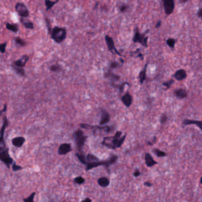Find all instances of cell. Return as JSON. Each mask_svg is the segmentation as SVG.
<instances>
[{
    "mask_svg": "<svg viewBox=\"0 0 202 202\" xmlns=\"http://www.w3.org/2000/svg\"><path fill=\"white\" fill-rule=\"evenodd\" d=\"M122 132L121 131H117L113 136H107L103 138L101 144L109 149L114 150L119 148L125 142L126 137V134L122 136Z\"/></svg>",
    "mask_w": 202,
    "mask_h": 202,
    "instance_id": "obj_1",
    "label": "cell"
},
{
    "mask_svg": "<svg viewBox=\"0 0 202 202\" xmlns=\"http://www.w3.org/2000/svg\"><path fill=\"white\" fill-rule=\"evenodd\" d=\"M118 159V156L114 154H113L107 160L104 161H100L99 159L95 161L92 162H89L86 164V171H89L90 170L93 169L94 168L98 167L99 166H105L106 168H109L110 165L113 164H114Z\"/></svg>",
    "mask_w": 202,
    "mask_h": 202,
    "instance_id": "obj_2",
    "label": "cell"
},
{
    "mask_svg": "<svg viewBox=\"0 0 202 202\" xmlns=\"http://www.w3.org/2000/svg\"><path fill=\"white\" fill-rule=\"evenodd\" d=\"M52 39L57 44H61L67 38V29L64 27L55 26L52 29L50 32Z\"/></svg>",
    "mask_w": 202,
    "mask_h": 202,
    "instance_id": "obj_3",
    "label": "cell"
},
{
    "mask_svg": "<svg viewBox=\"0 0 202 202\" xmlns=\"http://www.w3.org/2000/svg\"><path fill=\"white\" fill-rule=\"evenodd\" d=\"M74 136L78 152H83V149L84 146L85 142L88 138V136L84 135L83 131L81 129H78L75 131Z\"/></svg>",
    "mask_w": 202,
    "mask_h": 202,
    "instance_id": "obj_4",
    "label": "cell"
},
{
    "mask_svg": "<svg viewBox=\"0 0 202 202\" xmlns=\"http://www.w3.org/2000/svg\"><path fill=\"white\" fill-rule=\"evenodd\" d=\"M0 159L1 161L5 164V165L9 168L10 165L14 162L13 159L9 154L8 148L5 145H1L0 146Z\"/></svg>",
    "mask_w": 202,
    "mask_h": 202,
    "instance_id": "obj_5",
    "label": "cell"
},
{
    "mask_svg": "<svg viewBox=\"0 0 202 202\" xmlns=\"http://www.w3.org/2000/svg\"><path fill=\"white\" fill-rule=\"evenodd\" d=\"M15 10L19 16H20L21 17L27 18L30 16L28 8L22 2H17L15 5Z\"/></svg>",
    "mask_w": 202,
    "mask_h": 202,
    "instance_id": "obj_6",
    "label": "cell"
},
{
    "mask_svg": "<svg viewBox=\"0 0 202 202\" xmlns=\"http://www.w3.org/2000/svg\"><path fill=\"white\" fill-rule=\"evenodd\" d=\"M80 126L81 128H83V129H91V130H93L94 131H96L97 130H103L104 131V132H106V133H110L112 131V129H111V127L109 126H101V125H99V126H97V125H88V124H86V123H81L80 124Z\"/></svg>",
    "mask_w": 202,
    "mask_h": 202,
    "instance_id": "obj_7",
    "label": "cell"
},
{
    "mask_svg": "<svg viewBox=\"0 0 202 202\" xmlns=\"http://www.w3.org/2000/svg\"><path fill=\"white\" fill-rule=\"evenodd\" d=\"M147 40L148 38L145 36V34L141 35L138 30V29L136 28L135 30V35L133 38V41L135 43H139L144 46H147Z\"/></svg>",
    "mask_w": 202,
    "mask_h": 202,
    "instance_id": "obj_8",
    "label": "cell"
},
{
    "mask_svg": "<svg viewBox=\"0 0 202 202\" xmlns=\"http://www.w3.org/2000/svg\"><path fill=\"white\" fill-rule=\"evenodd\" d=\"M105 41H106V45H107V46L108 50L111 53H112L113 54H114V53H116L117 55H118L119 56H122V55L116 49V46H115V45H114V41H113L112 38H111L109 35H106L105 36Z\"/></svg>",
    "mask_w": 202,
    "mask_h": 202,
    "instance_id": "obj_9",
    "label": "cell"
},
{
    "mask_svg": "<svg viewBox=\"0 0 202 202\" xmlns=\"http://www.w3.org/2000/svg\"><path fill=\"white\" fill-rule=\"evenodd\" d=\"M164 8L166 14L170 15L172 14L174 10V0H163Z\"/></svg>",
    "mask_w": 202,
    "mask_h": 202,
    "instance_id": "obj_10",
    "label": "cell"
},
{
    "mask_svg": "<svg viewBox=\"0 0 202 202\" xmlns=\"http://www.w3.org/2000/svg\"><path fill=\"white\" fill-rule=\"evenodd\" d=\"M72 151V147L70 143H65L61 144L58 151V153L60 155H67L69 152Z\"/></svg>",
    "mask_w": 202,
    "mask_h": 202,
    "instance_id": "obj_11",
    "label": "cell"
},
{
    "mask_svg": "<svg viewBox=\"0 0 202 202\" xmlns=\"http://www.w3.org/2000/svg\"><path fill=\"white\" fill-rule=\"evenodd\" d=\"M110 120V114L105 109H101V115L100 120V125L104 126Z\"/></svg>",
    "mask_w": 202,
    "mask_h": 202,
    "instance_id": "obj_12",
    "label": "cell"
},
{
    "mask_svg": "<svg viewBox=\"0 0 202 202\" xmlns=\"http://www.w3.org/2000/svg\"><path fill=\"white\" fill-rule=\"evenodd\" d=\"M121 100H122V103H123V104L126 107H129L132 105V104L133 97L130 94L129 92L127 91L126 93L122 97Z\"/></svg>",
    "mask_w": 202,
    "mask_h": 202,
    "instance_id": "obj_13",
    "label": "cell"
},
{
    "mask_svg": "<svg viewBox=\"0 0 202 202\" xmlns=\"http://www.w3.org/2000/svg\"><path fill=\"white\" fill-rule=\"evenodd\" d=\"M8 126V122L7 116L5 115L3 117V123H2L1 129V139H0L1 145H5L4 140V136L5 131Z\"/></svg>",
    "mask_w": 202,
    "mask_h": 202,
    "instance_id": "obj_14",
    "label": "cell"
},
{
    "mask_svg": "<svg viewBox=\"0 0 202 202\" xmlns=\"http://www.w3.org/2000/svg\"><path fill=\"white\" fill-rule=\"evenodd\" d=\"M29 56L27 55H24L20 59H19L16 61H14L13 62V64H14V65L17 66V67L24 68L26 66V65L27 63V62L29 61Z\"/></svg>",
    "mask_w": 202,
    "mask_h": 202,
    "instance_id": "obj_15",
    "label": "cell"
},
{
    "mask_svg": "<svg viewBox=\"0 0 202 202\" xmlns=\"http://www.w3.org/2000/svg\"><path fill=\"white\" fill-rule=\"evenodd\" d=\"M25 142L26 139L23 136L15 137L11 140L13 145H14L15 147L17 148H21L23 145V144L25 143Z\"/></svg>",
    "mask_w": 202,
    "mask_h": 202,
    "instance_id": "obj_16",
    "label": "cell"
},
{
    "mask_svg": "<svg viewBox=\"0 0 202 202\" xmlns=\"http://www.w3.org/2000/svg\"><path fill=\"white\" fill-rule=\"evenodd\" d=\"M145 164L147 167H152L154 165L157 164L158 162L155 161L152 155L149 153H146L145 155Z\"/></svg>",
    "mask_w": 202,
    "mask_h": 202,
    "instance_id": "obj_17",
    "label": "cell"
},
{
    "mask_svg": "<svg viewBox=\"0 0 202 202\" xmlns=\"http://www.w3.org/2000/svg\"><path fill=\"white\" fill-rule=\"evenodd\" d=\"M174 77L178 81H181L187 77V73L185 70L181 69L176 71L174 75Z\"/></svg>",
    "mask_w": 202,
    "mask_h": 202,
    "instance_id": "obj_18",
    "label": "cell"
},
{
    "mask_svg": "<svg viewBox=\"0 0 202 202\" xmlns=\"http://www.w3.org/2000/svg\"><path fill=\"white\" fill-rule=\"evenodd\" d=\"M183 124L184 125H196L202 131V121L196 120H190L185 119L183 121Z\"/></svg>",
    "mask_w": 202,
    "mask_h": 202,
    "instance_id": "obj_19",
    "label": "cell"
},
{
    "mask_svg": "<svg viewBox=\"0 0 202 202\" xmlns=\"http://www.w3.org/2000/svg\"><path fill=\"white\" fill-rule=\"evenodd\" d=\"M97 182L98 185L103 188H106L110 185V180L106 177L99 178L97 180Z\"/></svg>",
    "mask_w": 202,
    "mask_h": 202,
    "instance_id": "obj_20",
    "label": "cell"
},
{
    "mask_svg": "<svg viewBox=\"0 0 202 202\" xmlns=\"http://www.w3.org/2000/svg\"><path fill=\"white\" fill-rule=\"evenodd\" d=\"M175 95L180 99L185 98L187 97L188 94L186 91V90L183 89H177L174 91V92Z\"/></svg>",
    "mask_w": 202,
    "mask_h": 202,
    "instance_id": "obj_21",
    "label": "cell"
},
{
    "mask_svg": "<svg viewBox=\"0 0 202 202\" xmlns=\"http://www.w3.org/2000/svg\"><path fill=\"white\" fill-rule=\"evenodd\" d=\"M5 27L7 29L13 33H17L19 32V26L16 23H7L5 24Z\"/></svg>",
    "mask_w": 202,
    "mask_h": 202,
    "instance_id": "obj_22",
    "label": "cell"
},
{
    "mask_svg": "<svg viewBox=\"0 0 202 202\" xmlns=\"http://www.w3.org/2000/svg\"><path fill=\"white\" fill-rule=\"evenodd\" d=\"M104 77L106 78H109L110 80H112L113 82H115V81H117L119 80L120 78V76L119 75H115L114 74H113L112 72L109 70L107 72L105 73L104 74Z\"/></svg>",
    "mask_w": 202,
    "mask_h": 202,
    "instance_id": "obj_23",
    "label": "cell"
},
{
    "mask_svg": "<svg viewBox=\"0 0 202 202\" xmlns=\"http://www.w3.org/2000/svg\"><path fill=\"white\" fill-rule=\"evenodd\" d=\"M20 22L22 23L23 25L24 26L25 28L27 29H34V25L33 23L31 21L26 19L25 18L21 17L20 19Z\"/></svg>",
    "mask_w": 202,
    "mask_h": 202,
    "instance_id": "obj_24",
    "label": "cell"
},
{
    "mask_svg": "<svg viewBox=\"0 0 202 202\" xmlns=\"http://www.w3.org/2000/svg\"><path fill=\"white\" fill-rule=\"evenodd\" d=\"M11 68L13 69V71L19 75H20V77H25L26 74H25V71L24 69V68L23 67H17L14 65V64L11 65Z\"/></svg>",
    "mask_w": 202,
    "mask_h": 202,
    "instance_id": "obj_25",
    "label": "cell"
},
{
    "mask_svg": "<svg viewBox=\"0 0 202 202\" xmlns=\"http://www.w3.org/2000/svg\"><path fill=\"white\" fill-rule=\"evenodd\" d=\"M146 68H147V64L145 65L144 69L141 71L139 74V82L140 84H142L144 82V81L146 80Z\"/></svg>",
    "mask_w": 202,
    "mask_h": 202,
    "instance_id": "obj_26",
    "label": "cell"
},
{
    "mask_svg": "<svg viewBox=\"0 0 202 202\" xmlns=\"http://www.w3.org/2000/svg\"><path fill=\"white\" fill-rule=\"evenodd\" d=\"M59 0H55L54 1L51 0H45V5H46V11L50 10L52 7L59 2Z\"/></svg>",
    "mask_w": 202,
    "mask_h": 202,
    "instance_id": "obj_27",
    "label": "cell"
},
{
    "mask_svg": "<svg viewBox=\"0 0 202 202\" xmlns=\"http://www.w3.org/2000/svg\"><path fill=\"white\" fill-rule=\"evenodd\" d=\"M75 156L78 158L79 161L83 164L86 165L87 164V158L86 157V155H84L83 152H78L75 154Z\"/></svg>",
    "mask_w": 202,
    "mask_h": 202,
    "instance_id": "obj_28",
    "label": "cell"
},
{
    "mask_svg": "<svg viewBox=\"0 0 202 202\" xmlns=\"http://www.w3.org/2000/svg\"><path fill=\"white\" fill-rule=\"evenodd\" d=\"M14 41L16 45H19V46H25L26 45V42L22 39L20 37H16L14 38Z\"/></svg>",
    "mask_w": 202,
    "mask_h": 202,
    "instance_id": "obj_29",
    "label": "cell"
},
{
    "mask_svg": "<svg viewBox=\"0 0 202 202\" xmlns=\"http://www.w3.org/2000/svg\"><path fill=\"white\" fill-rule=\"evenodd\" d=\"M152 152L155 154V155L158 157H164L167 155V154L164 152L161 151L160 149H153Z\"/></svg>",
    "mask_w": 202,
    "mask_h": 202,
    "instance_id": "obj_30",
    "label": "cell"
},
{
    "mask_svg": "<svg viewBox=\"0 0 202 202\" xmlns=\"http://www.w3.org/2000/svg\"><path fill=\"white\" fill-rule=\"evenodd\" d=\"M74 181L75 184H78V185H81V184H83L86 181V180L84 178H83V177L81 176H78V177H77L74 179Z\"/></svg>",
    "mask_w": 202,
    "mask_h": 202,
    "instance_id": "obj_31",
    "label": "cell"
},
{
    "mask_svg": "<svg viewBox=\"0 0 202 202\" xmlns=\"http://www.w3.org/2000/svg\"><path fill=\"white\" fill-rule=\"evenodd\" d=\"M173 83H174V80H169L167 82L163 83L162 85L165 87V88H166L165 90H168V89H170V87L173 84Z\"/></svg>",
    "mask_w": 202,
    "mask_h": 202,
    "instance_id": "obj_32",
    "label": "cell"
},
{
    "mask_svg": "<svg viewBox=\"0 0 202 202\" xmlns=\"http://www.w3.org/2000/svg\"><path fill=\"white\" fill-rule=\"evenodd\" d=\"M35 196H36V193L33 192L28 197L24 199L23 201L25 202H33Z\"/></svg>",
    "mask_w": 202,
    "mask_h": 202,
    "instance_id": "obj_33",
    "label": "cell"
},
{
    "mask_svg": "<svg viewBox=\"0 0 202 202\" xmlns=\"http://www.w3.org/2000/svg\"><path fill=\"white\" fill-rule=\"evenodd\" d=\"M126 85H129V83H127V82H123V83H122L119 86H114L113 87H117L119 90V91L120 93H122L123 90H124V88L125 87Z\"/></svg>",
    "mask_w": 202,
    "mask_h": 202,
    "instance_id": "obj_34",
    "label": "cell"
},
{
    "mask_svg": "<svg viewBox=\"0 0 202 202\" xmlns=\"http://www.w3.org/2000/svg\"><path fill=\"white\" fill-rule=\"evenodd\" d=\"M50 71L52 72H59L61 71V68L59 65H53L50 66Z\"/></svg>",
    "mask_w": 202,
    "mask_h": 202,
    "instance_id": "obj_35",
    "label": "cell"
},
{
    "mask_svg": "<svg viewBox=\"0 0 202 202\" xmlns=\"http://www.w3.org/2000/svg\"><path fill=\"white\" fill-rule=\"evenodd\" d=\"M12 168H13V171H14V172H16V171H20V170H22L23 169L22 167L20 166V165H17L16 163V162H13V164H12Z\"/></svg>",
    "mask_w": 202,
    "mask_h": 202,
    "instance_id": "obj_36",
    "label": "cell"
},
{
    "mask_svg": "<svg viewBox=\"0 0 202 202\" xmlns=\"http://www.w3.org/2000/svg\"><path fill=\"white\" fill-rule=\"evenodd\" d=\"M167 120H168V117H167V116L165 114H163L161 116L159 121H160L161 124L163 125V124H165V123L167 122Z\"/></svg>",
    "mask_w": 202,
    "mask_h": 202,
    "instance_id": "obj_37",
    "label": "cell"
},
{
    "mask_svg": "<svg viewBox=\"0 0 202 202\" xmlns=\"http://www.w3.org/2000/svg\"><path fill=\"white\" fill-rule=\"evenodd\" d=\"M167 44L170 47L174 48L175 45V40L172 38H170L167 41Z\"/></svg>",
    "mask_w": 202,
    "mask_h": 202,
    "instance_id": "obj_38",
    "label": "cell"
},
{
    "mask_svg": "<svg viewBox=\"0 0 202 202\" xmlns=\"http://www.w3.org/2000/svg\"><path fill=\"white\" fill-rule=\"evenodd\" d=\"M7 45V42H5L0 45V51L2 54H4L6 51V47Z\"/></svg>",
    "mask_w": 202,
    "mask_h": 202,
    "instance_id": "obj_39",
    "label": "cell"
},
{
    "mask_svg": "<svg viewBox=\"0 0 202 202\" xmlns=\"http://www.w3.org/2000/svg\"><path fill=\"white\" fill-rule=\"evenodd\" d=\"M128 8V5L127 4H123L120 7V11L121 13H124V12H125V11H127Z\"/></svg>",
    "mask_w": 202,
    "mask_h": 202,
    "instance_id": "obj_40",
    "label": "cell"
},
{
    "mask_svg": "<svg viewBox=\"0 0 202 202\" xmlns=\"http://www.w3.org/2000/svg\"><path fill=\"white\" fill-rule=\"evenodd\" d=\"M118 67H119V64L116 61H113L110 65V68H112V69L117 68H118Z\"/></svg>",
    "mask_w": 202,
    "mask_h": 202,
    "instance_id": "obj_41",
    "label": "cell"
},
{
    "mask_svg": "<svg viewBox=\"0 0 202 202\" xmlns=\"http://www.w3.org/2000/svg\"><path fill=\"white\" fill-rule=\"evenodd\" d=\"M141 175V173L138 170H136L135 172L134 173V176L135 177H138L139 176H140Z\"/></svg>",
    "mask_w": 202,
    "mask_h": 202,
    "instance_id": "obj_42",
    "label": "cell"
},
{
    "mask_svg": "<svg viewBox=\"0 0 202 202\" xmlns=\"http://www.w3.org/2000/svg\"><path fill=\"white\" fill-rule=\"evenodd\" d=\"M144 185L148 187H151L152 185V184L151 182H144Z\"/></svg>",
    "mask_w": 202,
    "mask_h": 202,
    "instance_id": "obj_43",
    "label": "cell"
},
{
    "mask_svg": "<svg viewBox=\"0 0 202 202\" xmlns=\"http://www.w3.org/2000/svg\"><path fill=\"white\" fill-rule=\"evenodd\" d=\"M197 15H198L199 17H200V19H202V8L199 10V11L197 13Z\"/></svg>",
    "mask_w": 202,
    "mask_h": 202,
    "instance_id": "obj_44",
    "label": "cell"
},
{
    "mask_svg": "<svg viewBox=\"0 0 202 202\" xmlns=\"http://www.w3.org/2000/svg\"><path fill=\"white\" fill-rule=\"evenodd\" d=\"M6 110H7V104H4V109H3L2 110H1V113L2 114V113L4 112H5V111H6Z\"/></svg>",
    "mask_w": 202,
    "mask_h": 202,
    "instance_id": "obj_45",
    "label": "cell"
},
{
    "mask_svg": "<svg viewBox=\"0 0 202 202\" xmlns=\"http://www.w3.org/2000/svg\"><path fill=\"white\" fill-rule=\"evenodd\" d=\"M83 202H92V200L91 199H90V198H86V199H85L84 200H83Z\"/></svg>",
    "mask_w": 202,
    "mask_h": 202,
    "instance_id": "obj_46",
    "label": "cell"
},
{
    "mask_svg": "<svg viewBox=\"0 0 202 202\" xmlns=\"http://www.w3.org/2000/svg\"><path fill=\"white\" fill-rule=\"evenodd\" d=\"M161 21H159V22L157 23V25L155 26V27H156V28H158L159 27H160V26H161Z\"/></svg>",
    "mask_w": 202,
    "mask_h": 202,
    "instance_id": "obj_47",
    "label": "cell"
},
{
    "mask_svg": "<svg viewBox=\"0 0 202 202\" xmlns=\"http://www.w3.org/2000/svg\"><path fill=\"white\" fill-rule=\"evenodd\" d=\"M200 184H202V177H201V179H200Z\"/></svg>",
    "mask_w": 202,
    "mask_h": 202,
    "instance_id": "obj_48",
    "label": "cell"
}]
</instances>
